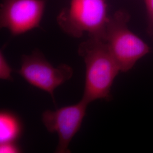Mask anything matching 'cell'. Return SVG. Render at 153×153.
<instances>
[{
	"label": "cell",
	"instance_id": "6da1fadb",
	"mask_svg": "<svg viewBox=\"0 0 153 153\" xmlns=\"http://www.w3.org/2000/svg\"><path fill=\"white\" fill-rule=\"evenodd\" d=\"M78 52L86 65L82 100L88 104L97 99L111 100V88L120 69L105 42L89 38L79 45Z\"/></svg>",
	"mask_w": 153,
	"mask_h": 153
},
{
	"label": "cell",
	"instance_id": "7a4b0ae2",
	"mask_svg": "<svg viewBox=\"0 0 153 153\" xmlns=\"http://www.w3.org/2000/svg\"><path fill=\"white\" fill-rule=\"evenodd\" d=\"M109 16L105 0H71L57 17L61 30L79 38L87 33L89 38L105 40Z\"/></svg>",
	"mask_w": 153,
	"mask_h": 153
},
{
	"label": "cell",
	"instance_id": "3957f363",
	"mask_svg": "<svg viewBox=\"0 0 153 153\" xmlns=\"http://www.w3.org/2000/svg\"><path fill=\"white\" fill-rule=\"evenodd\" d=\"M129 16L124 11L109 16L105 42L120 71L131 70L138 60L150 52V47L129 29Z\"/></svg>",
	"mask_w": 153,
	"mask_h": 153
},
{
	"label": "cell",
	"instance_id": "277c9868",
	"mask_svg": "<svg viewBox=\"0 0 153 153\" xmlns=\"http://www.w3.org/2000/svg\"><path fill=\"white\" fill-rule=\"evenodd\" d=\"M17 71L29 84L49 94L55 103V89L73 74L70 66L61 64L55 68L38 51L23 56L20 69Z\"/></svg>",
	"mask_w": 153,
	"mask_h": 153
},
{
	"label": "cell",
	"instance_id": "5b68a950",
	"mask_svg": "<svg viewBox=\"0 0 153 153\" xmlns=\"http://www.w3.org/2000/svg\"><path fill=\"white\" fill-rule=\"evenodd\" d=\"M45 0H2L0 26L17 36L39 27Z\"/></svg>",
	"mask_w": 153,
	"mask_h": 153
},
{
	"label": "cell",
	"instance_id": "8992f818",
	"mask_svg": "<svg viewBox=\"0 0 153 153\" xmlns=\"http://www.w3.org/2000/svg\"><path fill=\"white\" fill-rule=\"evenodd\" d=\"M88 104L81 99L76 104L63 107L55 111L47 110L43 114L42 121L47 131L58 135L59 143L56 152H71L69 145L80 129Z\"/></svg>",
	"mask_w": 153,
	"mask_h": 153
},
{
	"label": "cell",
	"instance_id": "52a82bcc",
	"mask_svg": "<svg viewBox=\"0 0 153 153\" xmlns=\"http://www.w3.org/2000/svg\"><path fill=\"white\" fill-rule=\"evenodd\" d=\"M23 132L20 117L13 112L1 110L0 112V143L17 142Z\"/></svg>",
	"mask_w": 153,
	"mask_h": 153
},
{
	"label": "cell",
	"instance_id": "ba28073f",
	"mask_svg": "<svg viewBox=\"0 0 153 153\" xmlns=\"http://www.w3.org/2000/svg\"><path fill=\"white\" fill-rule=\"evenodd\" d=\"M12 69L6 59L4 54L2 51L0 52V78L3 80L11 81Z\"/></svg>",
	"mask_w": 153,
	"mask_h": 153
},
{
	"label": "cell",
	"instance_id": "9c48e42d",
	"mask_svg": "<svg viewBox=\"0 0 153 153\" xmlns=\"http://www.w3.org/2000/svg\"><path fill=\"white\" fill-rule=\"evenodd\" d=\"M22 149L17 142H9L0 143V153H17L21 152Z\"/></svg>",
	"mask_w": 153,
	"mask_h": 153
},
{
	"label": "cell",
	"instance_id": "30bf717a",
	"mask_svg": "<svg viewBox=\"0 0 153 153\" xmlns=\"http://www.w3.org/2000/svg\"><path fill=\"white\" fill-rule=\"evenodd\" d=\"M149 18V32L153 34V0H144Z\"/></svg>",
	"mask_w": 153,
	"mask_h": 153
}]
</instances>
